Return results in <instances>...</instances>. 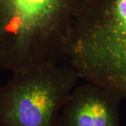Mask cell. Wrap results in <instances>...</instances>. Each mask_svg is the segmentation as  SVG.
Masks as SVG:
<instances>
[{
    "instance_id": "4",
    "label": "cell",
    "mask_w": 126,
    "mask_h": 126,
    "mask_svg": "<svg viewBox=\"0 0 126 126\" xmlns=\"http://www.w3.org/2000/svg\"><path fill=\"white\" fill-rule=\"evenodd\" d=\"M121 99L113 90L86 81L69 95L58 126H121Z\"/></svg>"
},
{
    "instance_id": "2",
    "label": "cell",
    "mask_w": 126,
    "mask_h": 126,
    "mask_svg": "<svg viewBox=\"0 0 126 126\" xmlns=\"http://www.w3.org/2000/svg\"><path fill=\"white\" fill-rule=\"evenodd\" d=\"M65 59L80 78L126 99V0H83Z\"/></svg>"
},
{
    "instance_id": "1",
    "label": "cell",
    "mask_w": 126,
    "mask_h": 126,
    "mask_svg": "<svg viewBox=\"0 0 126 126\" xmlns=\"http://www.w3.org/2000/svg\"><path fill=\"white\" fill-rule=\"evenodd\" d=\"M83 0H0V69L61 63Z\"/></svg>"
},
{
    "instance_id": "3",
    "label": "cell",
    "mask_w": 126,
    "mask_h": 126,
    "mask_svg": "<svg viewBox=\"0 0 126 126\" xmlns=\"http://www.w3.org/2000/svg\"><path fill=\"white\" fill-rule=\"evenodd\" d=\"M79 78L74 68L62 63L13 73L0 86V126H58Z\"/></svg>"
}]
</instances>
